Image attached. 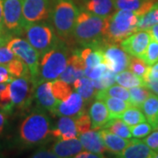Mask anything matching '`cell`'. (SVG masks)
Instances as JSON below:
<instances>
[{"mask_svg": "<svg viewBox=\"0 0 158 158\" xmlns=\"http://www.w3.org/2000/svg\"><path fill=\"white\" fill-rule=\"evenodd\" d=\"M107 18L97 16L86 11H80L73 32V40L82 47H98L104 44L103 35Z\"/></svg>", "mask_w": 158, "mask_h": 158, "instance_id": "6da1fadb", "label": "cell"}, {"mask_svg": "<svg viewBox=\"0 0 158 158\" xmlns=\"http://www.w3.org/2000/svg\"><path fill=\"white\" fill-rule=\"evenodd\" d=\"M80 9L74 0H51L49 19L57 36L69 43L73 40V32Z\"/></svg>", "mask_w": 158, "mask_h": 158, "instance_id": "7a4b0ae2", "label": "cell"}, {"mask_svg": "<svg viewBox=\"0 0 158 158\" xmlns=\"http://www.w3.org/2000/svg\"><path fill=\"white\" fill-rule=\"evenodd\" d=\"M139 16L127 10H116L107 17L103 38L106 44H119L123 40L137 32Z\"/></svg>", "mask_w": 158, "mask_h": 158, "instance_id": "3957f363", "label": "cell"}, {"mask_svg": "<svg viewBox=\"0 0 158 158\" xmlns=\"http://www.w3.org/2000/svg\"><path fill=\"white\" fill-rule=\"evenodd\" d=\"M50 118L40 110L34 111L24 118L19 129V140L25 146H37L51 135Z\"/></svg>", "mask_w": 158, "mask_h": 158, "instance_id": "277c9868", "label": "cell"}, {"mask_svg": "<svg viewBox=\"0 0 158 158\" xmlns=\"http://www.w3.org/2000/svg\"><path fill=\"white\" fill-rule=\"evenodd\" d=\"M69 48L65 41L61 40L56 46L40 57L39 76L37 85L42 82L59 78L67 66Z\"/></svg>", "mask_w": 158, "mask_h": 158, "instance_id": "5b68a950", "label": "cell"}, {"mask_svg": "<svg viewBox=\"0 0 158 158\" xmlns=\"http://www.w3.org/2000/svg\"><path fill=\"white\" fill-rule=\"evenodd\" d=\"M24 34L27 40L38 52L40 57L52 49L61 40L52 24L46 20L26 26Z\"/></svg>", "mask_w": 158, "mask_h": 158, "instance_id": "8992f818", "label": "cell"}, {"mask_svg": "<svg viewBox=\"0 0 158 158\" xmlns=\"http://www.w3.org/2000/svg\"><path fill=\"white\" fill-rule=\"evenodd\" d=\"M36 86L30 74L12 79L9 83V91L13 108L20 111L27 110L34 98Z\"/></svg>", "mask_w": 158, "mask_h": 158, "instance_id": "52a82bcc", "label": "cell"}, {"mask_svg": "<svg viewBox=\"0 0 158 158\" xmlns=\"http://www.w3.org/2000/svg\"><path fill=\"white\" fill-rule=\"evenodd\" d=\"M6 46L12 51L15 56L27 64L31 77L37 85L40 67V56L38 52L27 40L19 37H11Z\"/></svg>", "mask_w": 158, "mask_h": 158, "instance_id": "ba28073f", "label": "cell"}, {"mask_svg": "<svg viewBox=\"0 0 158 158\" xmlns=\"http://www.w3.org/2000/svg\"><path fill=\"white\" fill-rule=\"evenodd\" d=\"M22 4L23 0H4L3 3L4 29L11 37L24 33Z\"/></svg>", "mask_w": 158, "mask_h": 158, "instance_id": "9c48e42d", "label": "cell"}, {"mask_svg": "<svg viewBox=\"0 0 158 158\" xmlns=\"http://www.w3.org/2000/svg\"><path fill=\"white\" fill-rule=\"evenodd\" d=\"M51 0H23L22 12L25 27L49 19Z\"/></svg>", "mask_w": 158, "mask_h": 158, "instance_id": "30bf717a", "label": "cell"}, {"mask_svg": "<svg viewBox=\"0 0 158 158\" xmlns=\"http://www.w3.org/2000/svg\"><path fill=\"white\" fill-rule=\"evenodd\" d=\"M101 49L104 52V63L109 70L118 74L128 68L130 56L121 48L114 44H105Z\"/></svg>", "mask_w": 158, "mask_h": 158, "instance_id": "8fae6325", "label": "cell"}, {"mask_svg": "<svg viewBox=\"0 0 158 158\" xmlns=\"http://www.w3.org/2000/svg\"><path fill=\"white\" fill-rule=\"evenodd\" d=\"M150 40L151 36L148 31H137L123 40L119 43V46L130 56L142 58Z\"/></svg>", "mask_w": 158, "mask_h": 158, "instance_id": "7c38bea8", "label": "cell"}, {"mask_svg": "<svg viewBox=\"0 0 158 158\" xmlns=\"http://www.w3.org/2000/svg\"><path fill=\"white\" fill-rule=\"evenodd\" d=\"M85 68L86 66L83 58L80 56V52L76 51L70 56H69L67 66L59 78L69 85H73L77 79L85 77Z\"/></svg>", "mask_w": 158, "mask_h": 158, "instance_id": "4fadbf2b", "label": "cell"}, {"mask_svg": "<svg viewBox=\"0 0 158 158\" xmlns=\"http://www.w3.org/2000/svg\"><path fill=\"white\" fill-rule=\"evenodd\" d=\"M85 103L81 95L76 92H72L67 100L58 104L54 114L58 116H68L76 118L79 114L85 112Z\"/></svg>", "mask_w": 158, "mask_h": 158, "instance_id": "5bb4252c", "label": "cell"}, {"mask_svg": "<svg viewBox=\"0 0 158 158\" xmlns=\"http://www.w3.org/2000/svg\"><path fill=\"white\" fill-rule=\"evenodd\" d=\"M34 98L37 106H39L40 109L47 110L52 113H55L59 104L51 91V81L42 82L36 86L34 90Z\"/></svg>", "mask_w": 158, "mask_h": 158, "instance_id": "9a60e30c", "label": "cell"}, {"mask_svg": "<svg viewBox=\"0 0 158 158\" xmlns=\"http://www.w3.org/2000/svg\"><path fill=\"white\" fill-rule=\"evenodd\" d=\"M51 135L58 141H64L77 138L75 119L68 116H60L55 128L51 129Z\"/></svg>", "mask_w": 158, "mask_h": 158, "instance_id": "2e32d148", "label": "cell"}, {"mask_svg": "<svg viewBox=\"0 0 158 158\" xmlns=\"http://www.w3.org/2000/svg\"><path fill=\"white\" fill-rule=\"evenodd\" d=\"M154 151L140 139H131L129 144L117 157L121 158H153Z\"/></svg>", "mask_w": 158, "mask_h": 158, "instance_id": "e0dca14e", "label": "cell"}, {"mask_svg": "<svg viewBox=\"0 0 158 158\" xmlns=\"http://www.w3.org/2000/svg\"><path fill=\"white\" fill-rule=\"evenodd\" d=\"M82 9L103 18L110 17L116 11L114 0H83Z\"/></svg>", "mask_w": 158, "mask_h": 158, "instance_id": "ac0fdd59", "label": "cell"}, {"mask_svg": "<svg viewBox=\"0 0 158 158\" xmlns=\"http://www.w3.org/2000/svg\"><path fill=\"white\" fill-rule=\"evenodd\" d=\"M79 141L82 143L83 148L90 152L103 156L107 151V148L100 137L99 132L97 130L90 129L79 135Z\"/></svg>", "mask_w": 158, "mask_h": 158, "instance_id": "d6986e66", "label": "cell"}, {"mask_svg": "<svg viewBox=\"0 0 158 158\" xmlns=\"http://www.w3.org/2000/svg\"><path fill=\"white\" fill-rule=\"evenodd\" d=\"M158 0H114L116 10H127L141 17L148 11Z\"/></svg>", "mask_w": 158, "mask_h": 158, "instance_id": "ffe728a7", "label": "cell"}, {"mask_svg": "<svg viewBox=\"0 0 158 158\" xmlns=\"http://www.w3.org/2000/svg\"><path fill=\"white\" fill-rule=\"evenodd\" d=\"M90 117L91 119V129L99 130L107 123L110 115L105 102L97 99L91 104L90 107Z\"/></svg>", "mask_w": 158, "mask_h": 158, "instance_id": "44dd1931", "label": "cell"}, {"mask_svg": "<svg viewBox=\"0 0 158 158\" xmlns=\"http://www.w3.org/2000/svg\"><path fill=\"white\" fill-rule=\"evenodd\" d=\"M99 135L104 144L107 148L108 152L116 155V156H118L122 152V150L125 149V148L129 144L131 141V139L120 137L105 128H101L99 130Z\"/></svg>", "mask_w": 158, "mask_h": 158, "instance_id": "7402d4cb", "label": "cell"}, {"mask_svg": "<svg viewBox=\"0 0 158 158\" xmlns=\"http://www.w3.org/2000/svg\"><path fill=\"white\" fill-rule=\"evenodd\" d=\"M83 148V145L79 139L74 138L69 140L56 141L53 145L51 150L56 155L57 157L67 158L75 157V156L82 151Z\"/></svg>", "mask_w": 158, "mask_h": 158, "instance_id": "603a6c76", "label": "cell"}, {"mask_svg": "<svg viewBox=\"0 0 158 158\" xmlns=\"http://www.w3.org/2000/svg\"><path fill=\"white\" fill-rule=\"evenodd\" d=\"M73 88L83 98L85 104L91 101L96 96V89L92 80L89 77H80L73 83Z\"/></svg>", "mask_w": 158, "mask_h": 158, "instance_id": "cb8c5ba5", "label": "cell"}, {"mask_svg": "<svg viewBox=\"0 0 158 158\" xmlns=\"http://www.w3.org/2000/svg\"><path fill=\"white\" fill-rule=\"evenodd\" d=\"M142 113H144L146 120L152 126L155 130V127L158 121V96L151 93L141 106Z\"/></svg>", "mask_w": 158, "mask_h": 158, "instance_id": "d4e9b609", "label": "cell"}, {"mask_svg": "<svg viewBox=\"0 0 158 158\" xmlns=\"http://www.w3.org/2000/svg\"><path fill=\"white\" fill-rule=\"evenodd\" d=\"M86 68H93L104 63V52L98 47H85L80 51Z\"/></svg>", "mask_w": 158, "mask_h": 158, "instance_id": "484cf974", "label": "cell"}, {"mask_svg": "<svg viewBox=\"0 0 158 158\" xmlns=\"http://www.w3.org/2000/svg\"><path fill=\"white\" fill-rule=\"evenodd\" d=\"M100 100L105 102L106 106L108 109L110 119L111 118H118L120 114L124 113L126 109L131 106L128 102L119 99L117 98H112V97H103Z\"/></svg>", "mask_w": 158, "mask_h": 158, "instance_id": "4316f807", "label": "cell"}, {"mask_svg": "<svg viewBox=\"0 0 158 158\" xmlns=\"http://www.w3.org/2000/svg\"><path fill=\"white\" fill-rule=\"evenodd\" d=\"M102 128L107 129L111 133H113V134L120 136V137L126 138V139H132V137H133L129 126L126 124L122 119L118 118L109 119V121Z\"/></svg>", "mask_w": 158, "mask_h": 158, "instance_id": "83f0119b", "label": "cell"}, {"mask_svg": "<svg viewBox=\"0 0 158 158\" xmlns=\"http://www.w3.org/2000/svg\"><path fill=\"white\" fill-rule=\"evenodd\" d=\"M116 83L118 85H121L127 89H130L135 86H145V83L143 78L136 76L131 71L124 70L119 73L116 74Z\"/></svg>", "mask_w": 158, "mask_h": 158, "instance_id": "f1b7e54d", "label": "cell"}, {"mask_svg": "<svg viewBox=\"0 0 158 158\" xmlns=\"http://www.w3.org/2000/svg\"><path fill=\"white\" fill-rule=\"evenodd\" d=\"M103 97L117 98L122 99L129 103V91L127 88H125L121 85H112L104 90L97 91L96 96H95L97 99H100Z\"/></svg>", "mask_w": 158, "mask_h": 158, "instance_id": "f546056e", "label": "cell"}, {"mask_svg": "<svg viewBox=\"0 0 158 158\" xmlns=\"http://www.w3.org/2000/svg\"><path fill=\"white\" fill-rule=\"evenodd\" d=\"M118 118L122 119L125 123L128 125L129 127H133L135 125L146 121V117L144 113H142L141 108L135 107L133 106L126 109L124 113L120 114Z\"/></svg>", "mask_w": 158, "mask_h": 158, "instance_id": "4dcf8cb0", "label": "cell"}, {"mask_svg": "<svg viewBox=\"0 0 158 158\" xmlns=\"http://www.w3.org/2000/svg\"><path fill=\"white\" fill-rule=\"evenodd\" d=\"M51 91L59 103L67 100L73 92L70 85L61 79L51 81Z\"/></svg>", "mask_w": 158, "mask_h": 158, "instance_id": "1f68e13d", "label": "cell"}, {"mask_svg": "<svg viewBox=\"0 0 158 158\" xmlns=\"http://www.w3.org/2000/svg\"><path fill=\"white\" fill-rule=\"evenodd\" d=\"M158 24V4L156 3L152 8L144 15L139 18L137 31H148L153 26Z\"/></svg>", "mask_w": 158, "mask_h": 158, "instance_id": "d6a6232c", "label": "cell"}, {"mask_svg": "<svg viewBox=\"0 0 158 158\" xmlns=\"http://www.w3.org/2000/svg\"><path fill=\"white\" fill-rule=\"evenodd\" d=\"M129 104L133 106L141 108V105L152 93L146 86H135L130 88Z\"/></svg>", "mask_w": 158, "mask_h": 158, "instance_id": "836d02e7", "label": "cell"}, {"mask_svg": "<svg viewBox=\"0 0 158 158\" xmlns=\"http://www.w3.org/2000/svg\"><path fill=\"white\" fill-rule=\"evenodd\" d=\"M6 65L12 78H16V77H23V76L30 74L27 64L18 57H15Z\"/></svg>", "mask_w": 158, "mask_h": 158, "instance_id": "e575fe53", "label": "cell"}, {"mask_svg": "<svg viewBox=\"0 0 158 158\" xmlns=\"http://www.w3.org/2000/svg\"><path fill=\"white\" fill-rule=\"evenodd\" d=\"M115 78H116V74L107 69L99 78L92 80V82L96 90L98 91L114 85L116 83Z\"/></svg>", "mask_w": 158, "mask_h": 158, "instance_id": "d590c367", "label": "cell"}, {"mask_svg": "<svg viewBox=\"0 0 158 158\" xmlns=\"http://www.w3.org/2000/svg\"><path fill=\"white\" fill-rule=\"evenodd\" d=\"M148 67V65L141 58L132 56H130L128 69L131 72L135 74L136 76L142 78L147 71Z\"/></svg>", "mask_w": 158, "mask_h": 158, "instance_id": "8d00e7d4", "label": "cell"}, {"mask_svg": "<svg viewBox=\"0 0 158 158\" xmlns=\"http://www.w3.org/2000/svg\"><path fill=\"white\" fill-rule=\"evenodd\" d=\"M13 110L9 91V83H7L5 88L0 90V111L5 114H10Z\"/></svg>", "mask_w": 158, "mask_h": 158, "instance_id": "74e56055", "label": "cell"}, {"mask_svg": "<svg viewBox=\"0 0 158 158\" xmlns=\"http://www.w3.org/2000/svg\"><path fill=\"white\" fill-rule=\"evenodd\" d=\"M148 66L158 62V42L151 38L144 56L141 58Z\"/></svg>", "mask_w": 158, "mask_h": 158, "instance_id": "f35d334b", "label": "cell"}, {"mask_svg": "<svg viewBox=\"0 0 158 158\" xmlns=\"http://www.w3.org/2000/svg\"><path fill=\"white\" fill-rule=\"evenodd\" d=\"M130 130H131L132 136L134 138L141 139L148 135L154 130V127L148 122L144 121V122L135 125L133 127H130Z\"/></svg>", "mask_w": 158, "mask_h": 158, "instance_id": "ab89813d", "label": "cell"}, {"mask_svg": "<svg viewBox=\"0 0 158 158\" xmlns=\"http://www.w3.org/2000/svg\"><path fill=\"white\" fill-rule=\"evenodd\" d=\"M75 123L79 135L91 129V119L90 115L85 112L79 114L77 117L75 118Z\"/></svg>", "mask_w": 158, "mask_h": 158, "instance_id": "60d3db41", "label": "cell"}, {"mask_svg": "<svg viewBox=\"0 0 158 158\" xmlns=\"http://www.w3.org/2000/svg\"><path fill=\"white\" fill-rule=\"evenodd\" d=\"M106 69H107V68H106V64L101 63V64L98 65L96 67H93V68H85V76L91 79V80H95V79L99 78Z\"/></svg>", "mask_w": 158, "mask_h": 158, "instance_id": "b9f144b4", "label": "cell"}, {"mask_svg": "<svg viewBox=\"0 0 158 158\" xmlns=\"http://www.w3.org/2000/svg\"><path fill=\"white\" fill-rule=\"evenodd\" d=\"M15 57V55L7 46L0 47V65H6Z\"/></svg>", "mask_w": 158, "mask_h": 158, "instance_id": "7bdbcfd3", "label": "cell"}, {"mask_svg": "<svg viewBox=\"0 0 158 158\" xmlns=\"http://www.w3.org/2000/svg\"><path fill=\"white\" fill-rule=\"evenodd\" d=\"M143 141L154 152H158V130L155 129Z\"/></svg>", "mask_w": 158, "mask_h": 158, "instance_id": "ee69618b", "label": "cell"}, {"mask_svg": "<svg viewBox=\"0 0 158 158\" xmlns=\"http://www.w3.org/2000/svg\"><path fill=\"white\" fill-rule=\"evenodd\" d=\"M142 78L144 83L149 80H158V62L148 67L147 71Z\"/></svg>", "mask_w": 158, "mask_h": 158, "instance_id": "f6af8a7d", "label": "cell"}, {"mask_svg": "<svg viewBox=\"0 0 158 158\" xmlns=\"http://www.w3.org/2000/svg\"><path fill=\"white\" fill-rule=\"evenodd\" d=\"M12 77L9 73L6 65H0V84H7L10 83Z\"/></svg>", "mask_w": 158, "mask_h": 158, "instance_id": "bcb514c9", "label": "cell"}, {"mask_svg": "<svg viewBox=\"0 0 158 158\" xmlns=\"http://www.w3.org/2000/svg\"><path fill=\"white\" fill-rule=\"evenodd\" d=\"M33 158H58L56 155L52 150H47V149H40L34 153L32 156Z\"/></svg>", "mask_w": 158, "mask_h": 158, "instance_id": "7dc6e473", "label": "cell"}, {"mask_svg": "<svg viewBox=\"0 0 158 158\" xmlns=\"http://www.w3.org/2000/svg\"><path fill=\"white\" fill-rule=\"evenodd\" d=\"M104 157V156L98 155L96 153L90 152L89 150H85V151H80L78 154H77L75 156V158H101Z\"/></svg>", "mask_w": 158, "mask_h": 158, "instance_id": "c3c4849f", "label": "cell"}, {"mask_svg": "<svg viewBox=\"0 0 158 158\" xmlns=\"http://www.w3.org/2000/svg\"><path fill=\"white\" fill-rule=\"evenodd\" d=\"M145 86L152 93L158 96V80H149L145 82Z\"/></svg>", "mask_w": 158, "mask_h": 158, "instance_id": "681fc988", "label": "cell"}, {"mask_svg": "<svg viewBox=\"0 0 158 158\" xmlns=\"http://www.w3.org/2000/svg\"><path fill=\"white\" fill-rule=\"evenodd\" d=\"M11 38V35H9L6 33H4V32H0V47L6 45Z\"/></svg>", "mask_w": 158, "mask_h": 158, "instance_id": "f907efd6", "label": "cell"}, {"mask_svg": "<svg viewBox=\"0 0 158 158\" xmlns=\"http://www.w3.org/2000/svg\"><path fill=\"white\" fill-rule=\"evenodd\" d=\"M148 33L150 34L151 38H153L156 41L158 42V24L153 26L152 27L149 29V30H148Z\"/></svg>", "mask_w": 158, "mask_h": 158, "instance_id": "816d5d0a", "label": "cell"}, {"mask_svg": "<svg viewBox=\"0 0 158 158\" xmlns=\"http://www.w3.org/2000/svg\"><path fill=\"white\" fill-rule=\"evenodd\" d=\"M3 3L4 0H0V32L6 33L4 29V22H3Z\"/></svg>", "mask_w": 158, "mask_h": 158, "instance_id": "f5cc1de1", "label": "cell"}, {"mask_svg": "<svg viewBox=\"0 0 158 158\" xmlns=\"http://www.w3.org/2000/svg\"><path fill=\"white\" fill-rule=\"evenodd\" d=\"M6 114L3 113L2 112L0 113V135H2L4 128H5V125H6Z\"/></svg>", "mask_w": 158, "mask_h": 158, "instance_id": "db71d44e", "label": "cell"}, {"mask_svg": "<svg viewBox=\"0 0 158 158\" xmlns=\"http://www.w3.org/2000/svg\"><path fill=\"white\" fill-rule=\"evenodd\" d=\"M5 86H6V85H5V84H0V90H3V89L5 88Z\"/></svg>", "mask_w": 158, "mask_h": 158, "instance_id": "11a10c76", "label": "cell"}, {"mask_svg": "<svg viewBox=\"0 0 158 158\" xmlns=\"http://www.w3.org/2000/svg\"><path fill=\"white\" fill-rule=\"evenodd\" d=\"M153 157L154 158H158V152H155L153 155Z\"/></svg>", "mask_w": 158, "mask_h": 158, "instance_id": "9f6ffc18", "label": "cell"}, {"mask_svg": "<svg viewBox=\"0 0 158 158\" xmlns=\"http://www.w3.org/2000/svg\"><path fill=\"white\" fill-rule=\"evenodd\" d=\"M155 129L158 130V121H157V123H156V127H155Z\"/></svg>", "mask_w": 158, "mask_h": 158, "instance_id": "6f0895ef", "label": "cell"}, {"mask_svg": "<svg viewBox=\"0 0 158 158\" xmlns=\"http://www.w3.org/2000/svg\"><path fill=\"white\" fill-rule=\"evenodd\" d=\"M157 4H158V1H157Z\"/></svg>", "mask_w": 158, "mask_h": 158, "instance_id": "680465c9", "label": "cell"}]
</instances>
